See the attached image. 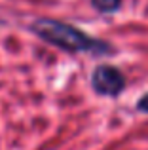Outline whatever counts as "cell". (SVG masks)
Segmentation results:
<instances>
[{"instance_id": "obj_4", "label": "cell", "mask_w": 148, "mask_h": 150, "mask_svg": "<svg viewBox=\"0 0 148 150\" xmlns=\"http://www.w3.org/2000/svg\"><path fill=\"white\" fill-rule=\"evenodd\" d=\"M137 108L141 110V112H148V95H144L142 99H139V103H137Z\"/></svg>"}, {"instance_id": "obj_3", "label": "cell", "mask_w": 148, "mask_h": 150, "mask_svg": "<svg viewBox=\"0 0 148 150\" xmlns=\"http://www.w3.org/2000/svg\"><path fill=\"white\" fill-rule=\"evenodd\" d=\"M91 4L95 10L103 11V13H112V11H116L120 8L122 0H91Z\"/></svg>"}, {"instance_id": "obj_1", "label": "cell", "mask_w": 148, "mask_h": 150, "mask_svg": "<svg viewBox=\"0 0 148 150\" xmlns=\"http://www.w3.org/2000/svg\"><path fill=\"white\" fill-rule=\"evenodd\" d=\"M32 29L46 42L57 46V48H63L67 51H85V53H104V51H110V48L104 42L97 40V38L78 30L76 27L61 23V21L40 19V21L34 23Z\"/></svg>"}, {"instance_id": "obj_2", "label": "cell", "mask_w": 148, "mask_h": 150, "mask_svg": "<svg viewBox=\"0 0 148 150\" xmlns=\"http://www.w3.org/2000/svg\"><path fill=\"white\" fill-rule=\"evenodd\" d=\"M91 84L93 89L101 95H118L122 93V89L125 88V78L123 74L120 72L118 69L110 65H101L93 70V76H91Z\"/></svg>"}]
</instances>
